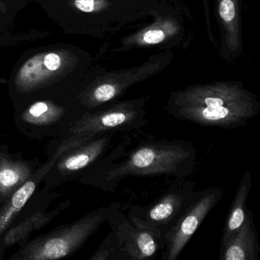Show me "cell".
<instances>
[{
	"label": "cell",
	"instance_id": "obj_13",
	"mask_svg": "<svg viewBox=\"0 0 260 260\" xmlns=\"http://www.w3.org/2000/svg\"><path fill=\"white\" fill-rule=\"evenodd\" d=\"M71 203V201H65L51 211L39 210L26 218L12 225L0 238V260L4 259V254L7 249L14 245H18L19 247L23 246L28 241L31 233L47 226L53 219L68 209Z\"/></svg>",
	"mask_w": 260,
	"mask_h": 260
},
{
	"label": "cell",
	"instance_id": "obj_16",
	"mask_svg": "<svg viewBox=\"0 0 260 260\" xmlns=\"http://www.w3.org/2000/svg\"><path fill=\"white\" fill-rule=\"evenodd\" d=\"M89 260H125L119 241L111 231Z\"/></svg>",
	"mask_w": 260,
	"mask_h": 260
},
{
	"label": "cell",
	"instance_id": "obj_20",
	"mask_svg": "<svg viewBox=\"0 0 260 260\" xmlns=\"http://www.w3.org/2000/svg\"><path fill=\"white\" fill-rule=\"evenodd\" d=\"M4 1H16V2L24 3V4H26L27 5H28V4H31L35 0H4Z\"/></svg>",
	"mask_w": 260,
	"mask_h": 260
},
{
	"label": "cell",
	"instance_id": "obj_4",
	"mask_svg": "<svg viewBox=\"0 0 260 260\" xmlns=\"http://www.w3.org/2000/svg\"><path fill=\"white\" fill-rule=\"evenodd\" d=\"M108 207H100L76 221L27 242L10 260H54L68 258L83 246L106 221Z\"/></svg>",
	"mask_w": 260,
	"mask_h": 260
},
{
	"label": "cell",
	"instance_id": "obj_14",
	"mask_svg": "<svg viewBox=\"0 0 260 260\" xmlns=\"http://www.w3.org/2000/svg\"><path fill=\"white\" fill-rule=\"evenodd\" d=\"M259 252L253 214L247 209L241 228L224 246H220L219 259L257 260Z\"/></svg>",
	"mask_w": 260,
	"mask_h": 260
},
{
	"label": "cell",
	"instance_id": "obj_8",
	"mask_svg": "<svg viewBox=\"0 0 260 260\" xmlns=\"http://www.w3.org/2000/svg\"><path fill=\"white\" fill-rule=\"evenodd\" d=\"M194 187L196 182L187 178H174L157 199L144 206H132L127 215L160 233L162 239L199 196L200 191H194Z\"/></svg>",
	"mask_w": 260,
	"mask_h": 260
},
{
	"label": "cell",
	"instance_id": "obj_19",
	"mask_svg": "<svg viewBox=\"0 0 260 260\" xmlns=\"http://www.w3.org/2000/svg\"><path fill=\"white\" fill-rule=\"evenodd\" d=\"M166 34L161 29H151L146 31L142 36L143 42L147 45H156L165 39Z\"/></svg>",
	"mask_w": 260,
	"mask_h": 260
},
{
	"label": "cell",
	"instance_id": "obj_10",
	"mask_svg": "<svg viewBox=\"0 0 260 260\" xmlns=\"http://www.w3.org/2000/svg\"><path fill=\"white\" fill-rule=\"evenodd\" d=\"M223 191L218 187H210L199 191V196L185 210L177 221L162 239V260H176L207 216L219 203Z\"/></svg>",
	"mask_w": 260,
	"mask_h": 260
},
{
	"label": "cell",
	"instance_id": "obj_15",
	"mask_svg": "<svg viewBox=\"0 0 260 260\" xmlns=\"http://www.w3.org/2000/svg\"><path fill=\"white\" fill-rule=\"evenodd\" d=\"M251 187L252 176L250 171L246 170L242 176L226 217L222 234L220 246H224L241 228L247 210L246 202L250 192Z\"/></svg>",
	"mask_w": 260,
	"mask_h": 260
},
{
	"label": "cell",
	"instance_id": "obj_3",
	"mask_svg": "<svg viewBox=\"0 0 260 260\" xmlns=\"http://www.w3.org/2000/svg\"><path fill=\"white\" fill-rule=\"evenodd\" d=\"M166 109L174 118L201 127L236 129L259 113L260 103L242 85L216 83L173 92Z\"/></svg>",
	"mask_w": 260,
	"mask_h": 260
},
{
	"label": "cell",
	"instance_id": "obj_18",
	"mask_svg": "<svg viewBox=\"0 0 260 260\" xmlns=\"http://www.w3.org/2000/svg\"><path fill=\"white\" fill-rule=\"evenodd\" d=\"M219 14L226 23H231L235 19V6L232 0H221L219 7Z\"/></svg>",
	"mask_w": 260,
	"mask_h": 260
},
{
	"label": "cell",
	"instance_id": "obj_1",
	"mask_svg": "<svg viewBox=\"0 0 260 260\" xmlns=\"http://www.w3.org/2000/svg\"><path fill=\"white\" fill-rule=\"evenodd\" d=\"M144 138L132 148L126 140L121 141L80 175L77 182L113 192L121 179L128 176L174 179L192 174L197 150L191 142L152 136Z\"/></svg>",
	"mask_w": 260,
	"mask_h": 260
},
{
	"label": "cell",
	"instance_id": "obj_5",
	"mask_svg": "<svg viewBox=\"0 0 260 260\" xmlns=\"http://www.w3.org/2000/svg\"><path fill=\"white\" fill-rule=\"evenodd\" d=\"M13 108L16 127L30 139L68 136L84 114L73 98L40 97Z\"/></svg>",
	"mask_w": 260,
	"mask_h": 260
},
{
	"label": "cell",
	"instance_id": "obj_12",
	"mask_svg": "<svg viewBox=\"0 0 260 260\" xmlns=\"http://www.w3.org/2000/svg\"><path fill=\"white\" fill-rule=\"evenodd\" d=\"M37 159H26L10 151L7 144L0 146V204L10 199L40 167Z\"/></svg>",
	"mask_w": 260,
	"mask_h": 260
},
{
	"label": "cell",
	"instance_id": "obj_9",
	"mask_svg": "<svg viewBox=\"0 0 260 260\" xmlns=\"http://www.w3.org/2000/svg\"><path fill=\"white\" fill-rule=\"evenodd\" d=\"M106 221L116 235L125 260L154 259L162 247V235L121 211L119 202L108 206Z\"/></svg>",
	"mask_w": 260,
	"mask_h": 260
},
{
	"label": "cell",
	"instance_id": "obj_11",
	"mask_svg": "<svg viewBox=\"0 0 260 260\" xmlns=\"http://www.w3.org/2000/svg\"><path fill=\"white\" fill-rule=\"evenodd\" d=\"M115 133L98 135L60 156L43 178V188L51 191L67 182L77 181L112 147Z\"/></svg>",
	"mask_w": 260,
	"mask_h": 260
},
{
	"label": "cell",
	"instance_id": "obj_2",
	"mask_svg": "<svg viewBox=\"0 0 260 260\" xmlns=\"http://www.w3.org/2000/svg\"><path fill=\"white\" fill-rule=\"evenodd\" d=\"M90 56L74 45L31 48L16 61L7 81L13 107L40 97L75 100L92 74Z\"/></svg>",
	"mask_w": 260,
	"mask_h": 260
},
{
	"label": "cell",
	"instance_id": "obj_17",
	"mask_svg": "<svg viewBox=\"0 0 260 260\" xmlns=\"http://www.w3.org/2000/svg\"><path fill=\"white\" fill-rule=\"evenodd\" d=\"M27 6L24 3L0 0V34L13 31L16 16Z\"/></svg>",
	"mask_w": 260,
	"mask_h": 260
},
{
	"label": "cell",
	"instance_id": "obj_7",
	"mask_svg": "<svg viewBox=\"0 0 260 260\" xmlns=\"http://www.w3.org/2000/svg\"><path fill=\"white\" fill-rule=\"evenodd\" d=\"M65 153V149L58 146L48 149L46 162L41 164L34 176L10 199L0 204V238L12 225L39 210L47 209L51 202L60 196L43 188L39 191V187L45 175Z\"/></svg>",
	"mask_w": 260,
	"mask_h": 260
},
{
	"label": "cell",
	"instance_id": "obj_6",
	"mask_svg": "<svg viewBox=\"0 0 260 260\" xmlns=\"http://www.w3.org/2000/svg\"><path fill=\"white\" fill-rule=\"evenodd\" d=\"M146 99L115 102L92 112H86L70 130L69 135L95 138L106 133H129L149 124Z\"/></svg>",
	"mask_w": 260,
	"mask_h": 260
}]
</instances>
